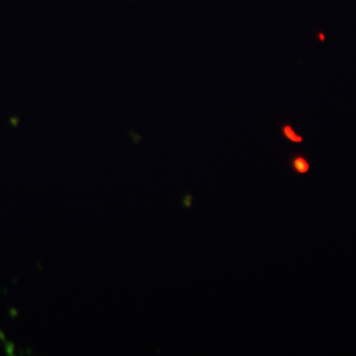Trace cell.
<instances>
[{"instance_id": "2", "label": "cell", "mask_w": 356, "mask_h": 356, "mask_svg": "<svg viewBox=\"0 0 356 356\" xmlns=\"http://www.w3.org/2000/svg\"><path fill=\"white\" fill-rule=\"evenodd\" d=\"M280 132L281 136H282L284 139L291 141V143H294V144H302V143H304V136L298 135V134L294 131V128H293L291 124H288V123H285V124L281 126Z\"/></svg>"}, {"instance_id": "1", "label": "cell", "mask_w": 356, "mask_h": 356, "mask_svg": "<svg viewBox=\"0 0 356 356\" xmlns=\"http://www.w3.org/2000/svg\"><path fill=\"white\" fill-rule=\"evenodd\" d=\"M291 169L294 175H306L310 172L312 165L310 161L306 159L304 154H296L291 159Z\"/></svg>"}]
</instances>
